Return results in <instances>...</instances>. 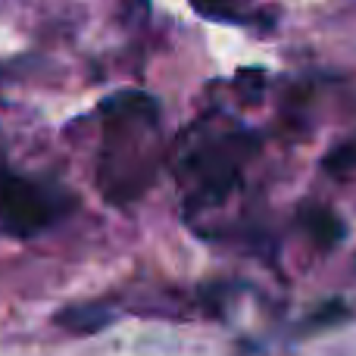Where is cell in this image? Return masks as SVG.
Listing matches in <instances>:
<instances>
[{
    "mask_svg": "<svg viewBox=\"0 0 356 356\" xmlns=\"http://www.w3.org/2000/svg\"><path fill=\"white\" fill-rule=\"evenodd\" d=\"M325 169L334 175H347L356 169V144H341L325 156Z\"/></svg>",
    "mask_w": 356,
    "mask_h": 356,
    "instance_id": "4",
    "label": "cell"
},
{
    "mask_svg": "<svg viewBox=\"0 0 356 356\" xmlns=\"http://www.w3.org/2000/svg\"><path fill=\"white\" fill-rule=\"evenodd\" d=\"M47 219L50 207L35 184L16 175L0 178V222H3V228L25 238V234H35L38 228L47 225Z\"/></svg>",
    "mask_w": 356,
    "mask_h": 356,
    "instance_id": "1",
    "label": "cell"
},
{
    "mask_svg": "<svg viewBox=\"0 0 356 356\" xmlns=\"http://www.w3.org/2000/svg\"><path fill=\"white\" fill-rule=\"evenodd\" d=\"M113 322V313L110 307H104V303H91V307H69L63 309L60 316H56V325L69 328V332L75 334H94L100 332L104 325H110Z\"/></svg>",
    "mask_w": 356,
    "mask_h": 356,
    "instance_id": "2",
    "label": "cell"
},
{
    "mask_svg": "<svg viewBox=\"0 0 356 356\" xmlns=\"http://www.w3.org/2000/svg\"><path fill=\"white\" fill-rule=\"evenodd\" d=\"M303 222H307V228L313 232V238L319 241L322 247L338 244V241L344 238V228H341V222L334 219L328 209H313V213L303 216Z\"/></svg>",
    "mask_w": 356,
    "mask_h": 356,
    "instance_id": "3",
    "label": "cell"
}]
</instances>
